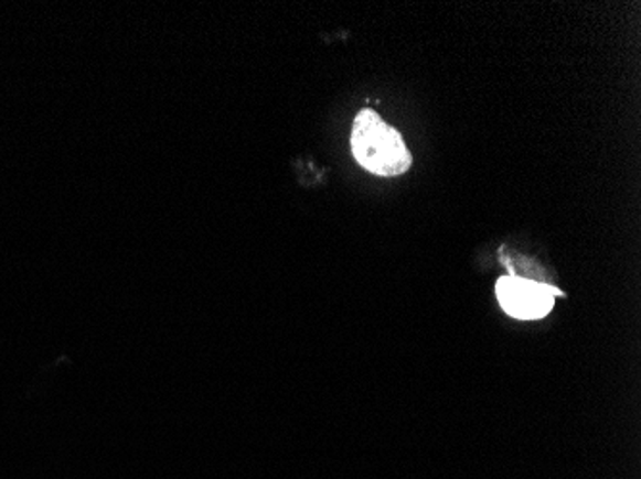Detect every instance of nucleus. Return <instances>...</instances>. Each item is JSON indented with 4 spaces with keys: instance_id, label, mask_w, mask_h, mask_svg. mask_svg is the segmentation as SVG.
I'll use <instances>...</instances> for the list:
<instances>
[{
    "instance_id": "obj_1",
    "label": "nucleus",
    "mask_w": 641,
    "mask_h": 479,
    "mask_svg": "<svg viewBox=\"0 0 641 479\" xmlns=\"http://www.w3.org/2000/svg\"><path fill=\"white\" fill-rule=\"evenodd\" d=\"M350 144L355 162L376 177H399L412 167L413 155L404 137L398 129L383 121L376 111L357 113Z\"/></svg>"
},
{
    "instance_id": "obj_2",
    "label": "nucleus",
    "mask_w": 641,
    "mask_h": 479,
    "mask_svg": "<svg viewBox=\"0 0 641 479\" xmlns=\"http://www.w3.org/2000/svg\"><path fill=\"white\" fill-rule=\"evenodd\" d=\"M495 295L509 317L519 318V320H536V318L546 317L555 305V295L563 294L547 284L511 274L498 281Z\"/></svg>"
}]
</instances>
